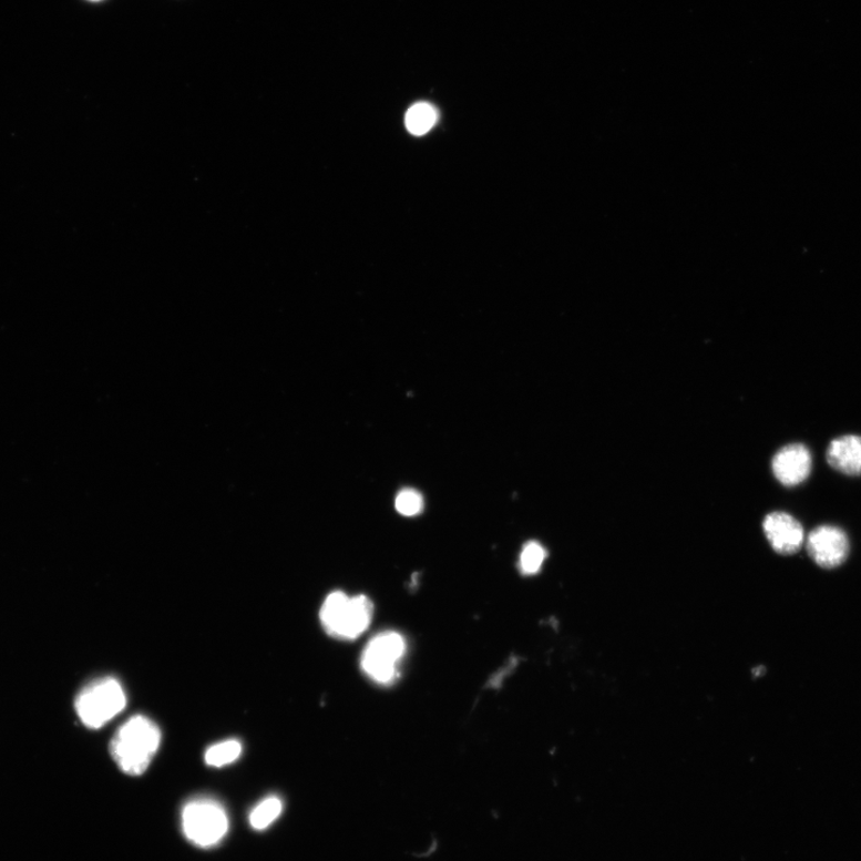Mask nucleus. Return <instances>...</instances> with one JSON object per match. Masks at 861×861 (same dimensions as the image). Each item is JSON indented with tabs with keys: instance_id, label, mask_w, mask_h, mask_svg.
<instances>
[{
	"instance_id": "2",
	"label": "nucleus",
	"mask_w": 861,
	"mask_h": 861,
	"mask_svg": "<svg viewBox=\"0 0 861 861\" xmlns=\"http://www.w3.org/2000/svg\"><path fill=\"white\" fill-rule=\"evenodd\" d=\"M372 615L373 604L367 596L349 597L341 592L331 593L320 611L326 632L347 640L361 636L370 626Z\"/></svg>"
},
{
	"instance_id": "6",
	"label": "nucleus",
	"mask_w": 861,
	"mask_h": 861,
	"mask_svg": "<svg viewBox=\"0 0 861 861\" xmlns=\"http://www.w3.org/2000/svg\"><path fill=\"white\" fill-rule=\"evenodd\" d=\"M812 561L824 568H834L844 563L850 554V541L842 529L821 525L813 529L807 541Z\"/></svg>"
},
{
	"instance_id": "15",
	"label": "nucleus",
	"mask_w": 861,
	"mask_h": 861,
	"mask_svg": "<svg viewBox=\"0 0 861 861\" xmlns=\"http://www.w3.org/2000/svg\"><path fill=\"white\" fill-rule=\"evenodd\" d=\"M89 2H101V0H89Z\"/></svg>"
},
{
	"instance_id": "3",
	"label": "nucleus",
	"mask_w": 861,
	"mask_h": 861,
	"mask_svg": "<svg viewBox=\"0 0 861 861\" xmlns=\"http://www.w3.org/2000/svg\"><path fill=\"white\" fill-rule=\"evenodd\" d=\"M126 694L113 677H103L88 685L75 699V713L89 729H100L124 711Z\"/></svg>"
},
{
	"instance_id": "7",
	"label": "nucleus",
	"mask_w": 861,
	"mask_h": 861,
	"mask_svg": "<svg viewBox=\"0 0 861 861\" xmlns=\"http://www.w3.org/2000/svg\"><path fill=\"white\" fill-rule=\"evenodd\" d=\"M763 531L770 545L779 554H795L803 546L804 529L789 513H770L765 519Z\"/></svg>"
},
{
	"instance_id": "8",
	"label": "nucleus",
	"mask_w": 861,
	"mask_h": 861,
	"mask_svg": "<svg viewBox=\"0 0 861 861\" xmlns=\"http://www.w3.org/2000/svg\"><path fill=\"white\" fill-rule=\"evenodd\" d=\"M772 470L783 486L793 488L804 482L812 470L810 450L803 444H790L778 451Z\"/></svg>"
},
{
	"instance_id": "1",
	"label": "nucleus",
	"mask_w": 861,
	"mask_h": 861,
	"mask_svg": "<svg viewBox=\"0 0 861 861\" xmlns=\"http://www.w3.org/2000/svg\"><path fill=\"white\" fill-rule=\"evenodd\" d=\"M161 739L156 722L144 716L132 717L112 739V758L124 773L141 776L154 760Z\"/></svg>"
},
{
	"instance_id": "11",
	"label": "nucleus",
	"mask_w": 861,
	"mask_h": 861,
	"mask_svg": "<svg viewBox=\"0 0 861 861\" xmlns=\"http://www.w3.org/2000/svg\"><path fill=\"white\" fill-rule=\"evenodd\" d=\"M283 811V802L279 797H269L255 807L250 813L249 822L255 830H264L274 823Z\"/></svg>"
},
{
	"instance_id": "5",
	"label": "nucleus",
	"mask_w": 861,
	"mask_h": 861,
	"mask_svg": "<svg viewBox=\"0 0 861 861\" xmlns=\"http://www.w3.org/2000/svg\"><path fill=\"white\" fill-rule=\"evenodd\" d=\"M406 654V642L397 632H385L367 646L361 667L373 681L388 685L394 681L399 663Z\"/></svg>"
},
{
	"instance_id": "4",
	"label": "nucleus",
	"mask_w": 861,
	"mask_h": 861,
	"mask_svg": "<svg viewBox=\"0 0 861 861\" xmlns=\"http://www.w3.org/2000/svg\"><path fill=\"white\" fill-rule=\"evenodd\" d=\"M183 829L192 843L203 849L213 848L228 833V814L214 799H195L184 808Z\"/></svg>"
},
{
	"instance_id": "12",
	"label": "nucleus",
	"mask_w": 861,
	"mask_h": 861,
	"mask_svg": "<svg viewBox=\"0 0 861 861\" xmlns=\"http://www.w3.org/2000/svg\"><path fill=\"white\" fill-rule=\"evenodd\" d=\"M242 754V745L237 739H228L213 747L205 752V761L208 766L223 767L235 762Z\"/></svg>"
},
{
	"instance_id": "14",
	"label": "nucleus",
	"mask_w": 861,
	"mask_h": 861,
	"mask_svg": "<svg viewBox=\"0 0 861 861\" xmlns=\"http://www.w3.org/2000/svg\"><path fill=\"white\" fill-rule=\"evenodd\" d=\"M422 496L419 492L407 489L401 491L396 501V508L401 515L412 517L418 515L422 510Z\"/></svg>"
},
{
	"instance_id": "10",
	"label": "nucleus",
	"mask_w": 861,
	"mask_h": 861,
	"mask_svg": "<svg viewBox=\"0 0 861 861\" xmlns=\"http://www.w3.org/2000/svg\"><path fill=\"white\" fill-rule=\"evenodd\" d=\"M438 112L432 104L421 102L412 105L406 114V127L414 135L427 134L435 125Z\"/></svg>"
},
{
	"instance_id": "9",
	"label": "nucleus",
	"mask_w": 861,
	"mask_h": 861,
	"mask_svg": "<svg viewBox=\"0 0 861 861\" xmlns=\"http://www.w3.org/2000/svg\"><path fill=\"white\" fill-rule=\"evenodd\" d=\"M827 461L836 471L850 476L861 475V435L837 438L829 444Z\"/></svg>"
},
{
	"instance_id": "13",
	"label": "nucleus",
	"mask_w": 861,
	"mask_h": 861,
	"mask_svg": "<svg viewBox=\"0 0 861 861\" xmlns=\"http://www.w3.org/2000/svg\"><path fill=\"white\" fill-rule=\"evenodd\" d=\"M547 552L543 549L539 542H527L524 546L521 558L520 567L524 574L537 573L543 563H545Z\"/></svg>"
}]
</instances>
